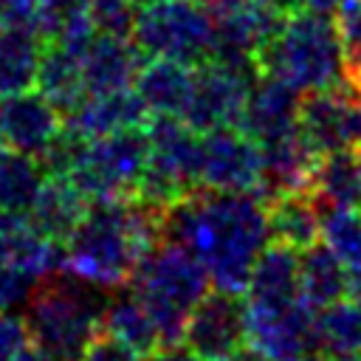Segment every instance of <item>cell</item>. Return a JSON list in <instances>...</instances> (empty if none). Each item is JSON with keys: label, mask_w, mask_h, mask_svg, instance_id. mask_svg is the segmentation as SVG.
I'll return each mask as SVG.
<instances>
[{"label": "cell", "mask_w": 361, "mask_h": 361, "mask_svg": "<svg viewBox=\"0 0 361 361\" xmlns=\"http://www.w3.org/2000/svg\"><path fill=\"white\" fill-rule=\"evenodd\" d=\"M164 240L186 248L223 290H245L251 265L268 243L265 200L257 192L197 186L166 212Z\"/></svg>", "instance_id": "1"}, {"label": "cell", "mask_w": 361, "mask_h": 361, "mask_svg": "<svg viewBox=\"0 0 361 361\" xmlns=\"http://www.w3.org/2000/svg\"><path fill=\"white\" fill-rule=\"evenodd\" d=\"M166 212L169 209H158L135 195L90 200L62 243L65 268L110 290L127 285L138 259L164 243Z\"/></svg>", "instance_id": "2"}, {"label": "cell", "mask_w": 361, "mask_h": 361, "mask_svg": "<svg viewBox=\"0 0 361 361\" xmlns=\"http://www.w3.org/2000/svg\"><path fill=\"white\" fill-rule=\"evenodd\" d=\"M104 290L68 268L39 276L23 313L34 347L51 361H79L102 330V313L110 299Z\"/></svg>", "instance_id": "3"}, {"label": "cell", "mask_w": 361, "mask_h": 361, "mask_svg": "<svg viewBox=\"0 0 361 361\" xmlns=\"http://www.w3.org/2000/svg\"><path fill=\"white\" fill-rule=\"evenodd\" d=\"M259 73L276 76L299 93L344 82V54L336 20L313 8L285 17L276 37L257 56Z\"/></svg>", "instance_id": "4"}, {"label": "cell", "mask_w": 361, "mask_h": 361, "mask_svg": "<svg viewBox=\"0 0 361 361\" xmlns=\"http://www.w3.org/2000/svg\"><path fill=\"white\" fill-rule=\"evenodd\" d=\"M127 285L155 322L161 344H180L186 319L212 282L186 248L164 240L138 259Z\"/></svg>", "instance_id": "5"}, {"label": "cell", "mask_w": 361, "mask_h": 361, "mask_svg": "<svg viewBox=\"0 0 361 361\" xmlns=\"http://www.w3.org/2000/svg\"><path fill=\"white\" fill-rule=\"evenodd\" d=\"M149 161L147 127H121L99 138H85L65 178L90 200H116L133 195Z\"/></svg>", "instance_id": "6"}, {"label": "cell", "mask_w": 361, "mask_h": 361, "mask_svg": "<svg viewBox=\"0 0 361 361\" xmlns=\"http://www.w3.org/2000/svg\"><path fill=\"white\" fill-rule=\"evenodd\" d=\"M212 37L209 6L197 0H155L138 6L130 39L144 59L164 56L197 68L212 59Z\"/></svg>", "instance_id": "7"}, {"label": "cell", "mask_w": 361, "mask_h": 361, "mask_svg": "<svg viewBox=\"0 0 361 361\" xmlns=\"http://www.w3.org/2000/svg\"><path fill=\"white\" fill-rule=\"evenodd\" d=\"M212 11V62L259 76L257 56L276 37L285 17L265 0H214Z\"/></svg>", "instance_id": "8"}, {"label": "cell", "mask_w": 361, "mask_h": 361, "mask_svg": "<svg viewBox=\"0 0 361 361\" xmlns=\"http://www.w3.org/2000/svg\"><path fill=\"white\" fill-rule=\"evenodd\" d=\"M296 130L316 155L361 147V93L347 82L302 93Z\"/></svg>", "instance_id": "9"}, {"label": "cell", "mask_w": 361, "mask_h": 361, "mask_svg": "<svg viewBox=\"0 0 361 361\" xmlns=\"http://www.w3.org/2000/svg\"><path fill=\"white\" fill-rule=\"evenodd\" d=\"M180 341L203 361H228L240 347L248 344L243 293L209 288L192 307Z\"/></svg>", "instance_id": "10"}, {"label": "cell", "mask_w": 361, "mask_h": 361, "mask_svg": "<svg viewBox=\"0 0 361 361\" xmlns=\"http://www.w3.org/2000/svg\"><path fill=\"white\" fill-rule=\"evenodd\" d=\"M254 79L257 76L240 73V71L226 68V65L212 62V59L197 65L192 93H189V102H186L180 118L197 133H209V130H220V127H237L248 87Z\"/></svg>", "instance_id": "11"}, {"label": "cell", "mask_w": 361, "mask_h": 361, "mask_svg": "<svg viewBox=\"0 0 361 361\" xmlns=\"http://www.w3.org/2000/svg\"><path fill=\"white\" fill-rule=\"evenodd\" d=\"M316 307L305 299L276 313H257L245 307V338L268 361H299L319 353Z\"/></svg>", "instance_id": "12"}, {"label": "cell", "mask_w": 361, "mask_h": 361, "mask_svg": "<svg viewBox=\"0 0 361 361\" xmlns=\"http://www.w3.org/2000/svg\"><path fill=\"white\" fill-rule=\"evenodd\" d=\"M259 178V147L240 127L200 133V186L257 192Z\"/></svg>", "instance_id": "13"}, {"label": "cell", "mask_w": 361, "mask_h": 361, "mask_svg": "<svg viewBox=\"0 0 361 361\" xmlns=\"http://www.w3.org/2000/svg\"><path fill=\"white\" fill-rule=\"evenodd\" d=\"M62 130V113L37 90L0 96V144L39 158Z\"/></svg>", "instance_id": "14"}, {"label": "cell", "mask_w": 361, "mask_h": 361, "mask_svg": "<svg viewBox=\"0 0 361 361\" xmlns=\"http://www.w3.org/2000/svg\"><path fill=\"white\" fill-rule=\"evenodd\" d=\"M299 99L302 93L285 85L276 76L259 73L245 96L243 113H240V130L257 144L276 141L288 133L296 130V113H299Z\"/></svg>", "instance_id": "15"}, {"label": "cell", "mask_w": 361, "mask_h": 361, "mask_svg": "<svg viewBox=\"0 0 361 361\" xmlns=\"http://www.w3.org/2000/svg\"><path fill=\"white\" fill-rule=\"evenodd\" d=\"M243 293L245 307L257 313H276L299 302V251L268 240L251 265Z\"/></svg>", "instance_id": "16"}, {"label": "cell", "mask_w": 361, "mask_h": 361, "mask_svg": "<svg viewBox=\"0 0 361 361\" xmlns=\"http://www.w3.org/2000/svg\"><path fill=\"white\" fill-rule=\"evenodd\" d=\"M82 62V79L87 96L93 93H113L133 87V79L144 62V54L133 45V39L110 37V34H93V39L79 54Z\"/></svg>", "instance_id": "17"}, {"label": "cell", "mask_w": 361, "mask_h": 361, "mask_svg": "<svg viewBox=\"0 0 361 361\" xmlns=\"http://www.w3.org/2000/svg\"><path fill=\"white\" fill-rule=\"evenodd\" d=\"M0 262L31 276H45L65 268V248L42 237L25 214L0 212Z\"/></svg>", "instance_id": "18"}, {"label": "cell", "mask_w": 361, "mask_h": 361, "mask_svg": "<svg viewBox=\"0 0 361 361\" xmlns=\"http://www.w3.org/2000/svg\"><path fill=\"white\" fill-rule=\"evenodd\" d=\"M149 110L138 99L133 87L113 90V93H93L85 96L71 113L62 116V124L82 138H99L121 127H138L147 124Z\"/></svg>", "instance_id": "19"}, {"label": "cell", "mask_w": 361, "mask_h": 361, "mask_svg": "<svg viewBox=\"0 0 361 361\" xmlns=\"http://www.w3.org/2000/svg\"><path fill=\"white\" fill-rule=\"evenodd\" d=\"M195 82V68L178 59L147 56L133 79V90L149 116H180Z\"/></svg>", "instance_id": "20"}, {"label": "cell", "mask_w": 361, "mask_h": 361, "mask_svg": "<svg viewBox=\"0 0 361 361\" xmlns=\"http://www.w3.org/2000/svg\"><path fill=\"white\" fill-rule=\"evenodd\" d=\"M85 209H87V197L65 175H45L25 217L42 237L54 243H65L68 234L82 220Z\"/></svg>", "instance_id": "21"}, {"label": "cell", "mask_w": 361, "mask_h": 361, "mask_svg": "<svg viewBox=\"0 0 361 361\" xmlns=\"http://www.w3.org/2000/svg\"><path fill=\"white\" fill-rule=\"evenodd\" d=\"M268 240L285 243L296 251L319 240V209L307 189L279 192L265 200Z\"/></svg>", "instance_id": "22"}, {"label": "cell", "mask_w": 361, "mask_h": 361, "mask_svg": "<svg viewBox=\"0 0 361 361\" xmlns=\"http://www.w3.org/2000/svg\"><path fill=\"white\" fill-rule=\"evenodd\" d=\"M307 192L316 200V206H341V209H358L361 206V164L355 149H336L327 155H319Z\"/></svg>", "instance_id": "23"}, {"label": "cell", "mask_w": 361, "mask_h": 361, "mask_svg": "<svg viewBox=\"0 0 361 361\" xmlns=\"http://www.w3.org/2000/svg\"><path fill=\"white\" fill-rule=\"evenodd\" d=\"M34 87L65 116L71 113L85 96V79H82V62L79 54L56 45V42H45L42 54H39V65H37V82Z\"/></svg>", "instance_id": "24"}, {"label": "cell", "mask_w": 361, "mask_h": 361, "mask_svg": "<svg viewBox=\"0 0 361 361\" xmlns=\"http://www.w3.org/2000/svg\"><path fill=\"white\" fill-rule=\"evenodd\" d=\"M127 285L116 288V293H110L104 313H102V330L110 333L113 338H118L121 344H127L130 350H135L138 355H149L152 350L161 347L155 322L149 319L147 307L141 305V299L130 290H124Z\"/></svg>", "instance_id": "25"}, {"label": "cell", "mask_w": 361, "mask_h": 361, "mask_svg": "<svg viewBox=\"0 0 361 361\" xmlns=\"http://www.w3.org/2000/svg\"><path fill=\"white\" fill-rule=\"evenodd\" d=\"M42 37L28 25L0 28V96H11L34 87L37 65L42 54Z\"/></svg>", "instance_id": "26"}, {"label": "cell", "mask_w": 361, "mask_h": 361, "mask_svg": "<svg viewBox=\"0 0 361 361\" xmlns=\"http://www.w3.org/2000/svg\"><path fill=\"white\" fill-rule=\"evenodd\" d=\"M299 296L316 310L347 296V265L319 240L299 251Z\"/></svg>", "instance_id": "27"}, {"label": "cell", "mask_w": 361, "mask_h": 361, "mask_svg": "<svg viewBox=\"0 0 361 361\" xmlns=\"http://www.w3.org/2000/svg\"><path fill=\"white\" fill-rule=\"evenodd\" d=\"M316 341L327 361H347L361 355V305L355 299H336L316 313Z\"/></svg>", "instance_id": "28"}, {"label": "cell", "mask_w": 361, "mask_h": 361, "mask_svg": "<svg viewBox=\"0 0 361 361\" xmlns=\"http://www.w3.org/2000/svg\"><path fill=\"white\" fill-rule=\"evenodd\" d=\"M45 180L39 158L0 144V212L25 214Z\"/></svg>", "instance_id": "29"}, {"label": "cell", "mask_w": 361, "mask_h": 361, "mask_svg": "<svg viewBox=\"0 0 361 361\" xmlns=\"http://www.w3.org/2000/svg\"><path fill=\"white\" fill-rule=\"evenodd\" d=\"M319 209V237L322 243L350 268L361 259V212L341 206Z\"/></svg>", "instance_id": "30"}, {"label": "cell", "mask_w": 361, "mask_h": 361, "mask_svg": "<svg viewBox=\"0 0 361 361\" xmlns=\"http://www.w3.org/2000/svg\"><path fill=\"white\" fill-rule=\"evenodd\" d=\"M336 28L344 54V82L361 93V0H341L336 8Z\"/></svg>", "instance_id": "31"}, {"label": "cell", "mask_w": 361, "mask_h": 361, "mask_svg": "<svg viewBox=\"0 0 361 361\" xmlns=\"http://www.w3.org/2000/svg\"><path fill=\"white\" fill-rule=\"evenodd\" d=\"M135 14H138L135 0H87V17H90L96 34L130 39Z\"/></svg>", "instance_id": "32"}, {"label": "cell", "mask_w": 361, "mask_h": 361, "mask_svg": "<svg viewBox=\"0 0 361 361\" xmlns=\"http://www.w3.org/2000/svg\"><path fill=\"white\" fill-rule=\"evenodd\" d=\"M37 285V276L8 268L0 262V310H14V307H25L31 290Z\"/></svg>", "instance_id": "33"}, {"label": "cell", "mask_w": 361, "mask_h": 361, "mask_svg": "<svg viewBox=\"0 0 361 361\" xmlns=\"http://www.w3.org/2000/svg\"><path fill=\"white\" fill-rule=\"evenodd\" d=\"M25 344H28L25 319L11 310H0V361H11Z\"/></svg>", "instance_id": "34"}, {"label": "cell", "mask_w": 361, "mask_h": 361, "mask_svg": "<svg viewBox=\"0 0 361 361\" xmlns=\"http://www.w3.org/2000/svg\"><path fill=\"white\" fill-rule=\"evenodd\" d=\"M141 355L135 350H130L127 344H121L118 338H113L110 333L99 330L96 338L87 344V350L82 353L79 361H138Z\"/></svg>", "instance_id": "35"}, {"label": "cell", "mask_w": 361, "mask_h": 361, "mask_svg": "<svg viewBox=\"0 0 361 361\" xmlns=\"http://www.w3.org/2000/svg\"><path fill=\"white\" fill-rule=\"evenodd\" d=\"M39 0H0V28L3 25H28L37 28Z\"/></svg>", "instance_id": "36"}, {"label": "cell", "mask_w": 361, "mask_h": 361, "mask_svg": "<svg viewBox=\"0 0 361 361\" xmlns=\"http://www.w3.org/2000/svg\"><path fill=\"white\" fill-rule=\"evenodd\" d=\"M138 361H203V358L180 341V344H161L158 350H152L149 355H141Z\"/></svg>", "instance_id": "37"}, {"label": "cell", "mask_w": 361, "mask_h": 361, "mask_svg": "<svg viewBox=\"0 0 361 361\" xmlns=\"http://www.w3.org/2000/svg\"><path fill=\"white\" fill-rule=\"evenodd\" d=\"M347 296L361 305V259L347 268Z\"/></svg>", "instance_id": "38"}, {"label": "cell", "mask_w": 361, "mask_h": 361, "mask_svg": "<svg viewBox=\"0 0 361 361\" xmlns=\"http://www.w3.org/2000/svg\"><path fill=\"white\" fill-rule=\"evenodd\" d=\"M11 361H51V358H48L39 347H28V344H25V347L11 358Z\"/></svg>", "instance_id": "39"}, {"label": "cell", "mask_w": 361, "mask_h": 361, "mask_svg": "<svg viewBox=\"0 0 361 361\" xmlns=\"http://www.w3.org/2000/svg\"><path fill=\"white\" fill-rule=\"evenodd\" d=\"M265 3L274 6V8L282 11V14H293V11L305 8V0H265Z\"/></svg>", "instance_id": "40"}, {"label": "cell", "mask_w": 361, "mask_h": 361, "mask_svg": "<svg viewBox=\"0 0 361 361\" xmlns=\"http://www.w3.org/2000/svg\"><path fill=\"white\" fill-rule=\"evenodd\" d=\"M299 361H327V358H322V355H310V358H299Z\"/></svg>", "instance_id": "41"}, {"label": "cell", "mask_w": 361, "mask_h": 361, "mask_svg": "<svg viewBox=\"0 0 361 361\" xmlns=\"http://www.w3.org/2000/svg\"><path fill=\"white\" fill-rule=\"evenodd\" d=\"M197 3H203V6H212V3H214V0H197Z\"/></svg>", "instance_id": "42"}, {"label": "cell", "mask_w": 361, "mask_h": 361, "mask_svg": "<svg viewBox=\"0 0 361 361\" xmlns=\"http://www.w3.org/2000/svg\"><path fill=\"white\" fill-rule=\"evenodd\" d=\"M355 155H358V164H361V147H358V149H355Z\"/></svg>", "instance_id": "43"}, {"label": "cell", "mask_w": 361, "mask_h": 361, "mask_svg": "<svg viewBox=\"0 0 361 361\" xmlns=\"http://www.w3.org/2000/svg\"><path fill=\"white\" fill-rule=\"evenodd\" d=\"M347 361H361V355H353V358H347Z\"/></svg>", "instance_id": "44"}, {"label": "cell", "mask_w": 361, "mask_h": 361, "mask_svg": "<svg viewBox=\"0 0 361 361\" xmlns=\"http://www.w3.org/2000/svg\"><path fill=\"white\" fill-rule=\"evenodd\" d=\"M358 212H361V206H358Z\"/></svg>", "instance_id": "45"}]
</instances>
